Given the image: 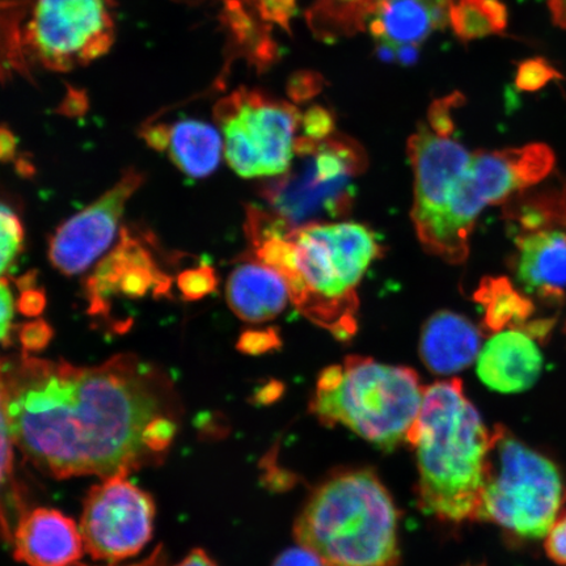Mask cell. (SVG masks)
Segmentation results:
<instances>
[{"instance_id":"1","label":"cell","mask_w":566,"mask_h":566,"mask_svg":"<svg viewBox=\"0 0 566 566\" xmlns=\"http://www.w3.org/2000/svg\"><path fill=\"white\" fill-rule=\"evenodd\" d=\"M13 443L56 479L127 475L171 444L168 386L136 357L76 367L24 353L4 367Z\"/></svg>"},{"instance_id":"2","label":"cell","mask_w":566,"mask_h":566,"mask_svg":"<svg viewBox=\"0 0 566 566\" xmlns=\"http://www.w3.org/2000/svg\"><path fill=\"white\" fill-rule=\"evenodd\" d=\"M245 231L258 260L285 279L290 300L304 316L338 338L356 334L357 286L384 251L369 228L329 222L287 230L264 217Z\"/></svg>"},{"instance_id":"3","label":"cell","mask_w":566,"mask_h":566,"mask_svg":"<svg viewBox=\"0 0 566 566\" xmlns=\"http://www.w3.org/2000/svg\"><path fill=\"white\" fill-rule=\"evenodd\" d=\"M491 436L462 380L424 388L420 415L407 438L416 450L424 513L451 523L478 520Z\"/></svg>"},{"instance_id":"4","label":"cell","mask_w":566,"mask_h":566,"mask_svg":"<svg viewBox=\"0 0 566 566\" xmlns=\"http://www.w3.org/2000/svg\"><path fill=\"white\" fill-rule=\"evenodd\" d=\"M399 513L367 470L336 473L317 488L295 523L300 546L324 566H396Z\"/></svg>"},{"instance_id":"5","label":"cell","mask_w":566,"mask_h":566,"mask_svg":"<svg viewBox=\"0 0 566 566\" xmlns=\"http://www.w3.org/2000/svg\"><path fill=\"white\" fill-rule=\"evenodd\" d=\"M424 388L409 367L350 356L323 370L311 410L328 427L343 424L384 450L407 442L420 415Z\"/></svg>"},{"instance_id":"6","label":"cell","mask_w":566,"mask_h":566,"mask_svg":"<svg viewBox=\"0 0 566 566\" xmlns=\"http://www.w3.org/2000/svg\"><path fill=\"white\" fill-rule=\"evenodd\" d=\"M565 501L566 486L557 465L497 424L476 521L494 523L522 539H539L554 526Z\"/></svg>"},{"instance_id":"7","label":"cell","mask_w":566,"mask_h":566,"mask_svg":"<svg viewBox=\"0 0 566 566\" xmlns=\"http://www.w3.org/2000/svg\"><path fill=\"white\" fill-rule=\"evenodd\" d=\"M366 155L356 142L331 136L296 138L292 166L263 186V197L290 230L329 223L349 214Z\"/></svg>"},{"instance_id":"8","label":"cell","mask_w":566,"mask_h":566,"mask_svg":"<svg viewBox=\"0 0 566 566\" xmlns=\"http://www.w3.org/2000/svg\"><path fill=\"white\" fill-rule=\"evenodd\" d=\"M415 172L412 221L424 251L450 264L469 258L472 229L462 211V181L473 154L427 125L409 138Z\"/></svg>"},{"instance_id":"9","label":"cell","mask_w":566,"mask_h":566,"mask_svg":"<svg viewBox=\"0 0 566 566\" xmlns=\"http://www.w3.org/2000/svg\"><path fill=\"white\" fill-rule=\"evenodd\" d=\"M223 150L245 179L277 177L292 166L302 116L295 106L240 90L218 105Z\"/></svg>"},{"instance_id":"10","label":"cell","mask_w":566,"mask_h":566,"mask_svg":"<svg viewBox=\"0 0 566 566\" xmlns=\"http://www.w3.org/2000/svg\"><path fill=\"white\" fill-rule=\"evenodd\" d=\"M516 247L515 272L522 286L557 301L566 290V195L549 188L520 196L506 208Z\"/></svg>"},{"instance_id":"11","label":"cell","mask_w":566,"mask_h":566,"mask_svg":"<svg viewBox=\"0 0 566 566\" xmlns=\"http://www.w3.org/2000/svg\"><path fill=\"white\" fill-rule=\"evenodd\" d=\"M113 0H35L25 40L45 66L67 71L108 52Z\"/></svg>"},{"instance_id":"12","label":"cell","mask_w":566,"mask_h":566,"mask_svg":"<svg viewBox=\"0 0 566 566\" xmlns=\"http://www.w3.org/2000/svg\"><path fill=\"white\" fill-rule=\"evenodd\" d=\"M155 513L151 495L126 475L104 479L84 501L80 525L84 551L106 563L138 555L153 537Z\"/></svg>"},{"instance_id":"13","label":"cell","mask_w":566,"mask_h":566,"mask_svg":"<svg viewBox=\"0 0 566 566\" xmlns=\"http://www.w3.org/2000/svg\"><path fill=\"white\" fill-rule=\"evenodd\" d=\"M142 181L144 177L138 172H126L108 192L63 223L49 245L53 266L63 274L75 275L101 258L115 239L126 202Z\"/></svg>"},{"instance_id":"14","label":"cell","mask_w":566,"mask_h":566,"mask_svg":"<svg viewBox=\"0 0 566 566\" xmlns=\"http://www.w3.org/2000/svg\"><path fill=\"white\" fill-rule=\"evenodd\" d=\"M171 280L160 271L144 244L124 231L122 242L96 268L87 285L90 313L103 315L105 303L113 296L129 300L145 298L148 294H167Z\"/></svg>"},{"instance_id":"15","label":"cell","mask_w":566,"mask_h":566,"mask_svg":"<svg viewBox=\"0 0 566 566\" xmlns=\"http://www.w3.org/2000/svg\"><path fill=\"white\" fill-rule=\"evenodd\" d=\"M555 167V154L534 144L501 151L473 154L470 176L485 207L511 200L520 190L536 186Z\"/></svg>"},{"instance_id":"16","label":"cell","mask_w":566,"mask_h":566,"mask_svg":"<svg viewBox=\"0 0 566 566\" xmlns=\"http://www.w3.org/2000/svg\"><path fill=\"white\" fill-rule=\"evenodd\" d=\"M13 548L28 566H71L83 556L84 544L76 523L55 509L39 507L21 518Z\"/></svg>"},{"instance_id":"17","label":"cell","mask_w":566,"mask_h":566,"mask_svg":"<svg viewBox=\"0 0 566 566\" xmlns=\"http://www.w3.org/2000/svg\"><path fill=\"white\" fill-rule=\"evenodd\" d=\"M543 369V357L533 338L518 329L500 332L479 354L478 374L494 391L516 394L533 387Z\"/></svg>"},{"instance_id":"18","label":"cell","mask_w":566,"mask_h":566,"mask_svg":"<svg viewBox=\"0 0 566 566\" xmlns=\"http://www.w3.org/2000/svg\"><path fill=\"white\" fill-rule=\"evenodd\" d=\"M481 335L469 318L441 311L424 323L420 356L430 371L451 375L467 369L479 356Z\"/></svg>"},{"instance_id":"19","label":"cell","mask_w":566,"mask_h":566,"mask_svg":"<svg viewBox=\"0 0 566 566\" xmlns=\"http://www.w3.org/2000/svg\"><path fill=\"white\" fill-rule=\"evenodd\" d=\"M290 300L285 279L272 266L258 261L238 265L228 282V301L233 314L248 323L277 317Z\"/></svg>"},{"instance_id":"20","label":"cell","mask_w":566,"mask_h":566,"mask_svg":"<svg viewBox=\"0 0 566 566\" xmlns=\"http://www.w3.org/2000/svg\"><path fill=\"white\" fill-rule=\"evenodd\" d=\"M451 0H379L369 20L378 41L417 45L449 19Z\"/></svg>"},{"instance_id":"21","label":"cell","mask_w":566,"mask_h":566,"mask_svg":"<svg viewBox=\"0 0 566 566\" xmlns=\"http://www.w3.org/2000/svg\"><path fill=\"white\" fill-rule=\"evenodd\" d=\"M169 158L190 179L210 176L221 163L223 140L214 126L197 119H181L167 126Z\"/></svg>"},{"instance_id":"22","label":"cell","mask_w":566,"mask_h":566,"mask_svg":"<svg viewBox=\"0 0 566 566\" xmlns=\"http://www.w3.org/2000/svg\"><path fill=\"white\" fill-rule=\"evenodd\" d=\"M484 308V324L488 329L523 331V324L534 313V303L527 296L516 292L506 279H485L475 294Z\"/></svg>"},{"instance_id":"23","label":"cell","mask_w":566,"mask_h":566,"mask_svg":"<svg viewBox=\"0 0 566 566\" xmlns=\"http://www.w3.org/2000/svg\"><path fill=\"white\" fill-rule=\"evenodd\" d=\"M449 20L460 40L471 41L504 32L507 11L500 0H451Z\"/></svg>"},{"instance_id":"24","label":"cell","mask_w":566,"mask_h":566,"mask_svg":"<svg viewBox=\"0 0 566 566\" xmlns=\"http://www.w3.org/2000/svg\"><path fill=\"white\" fill-rule=\"evenodd\" d=\"M24 242V230L19 217L0 203V277L17 260Z\"/></svg>"},{"instance_id":"25","label":"cell","mask_w":566,"mask_h":566,"mask_svg":"<svg viewBox=\"0 0 566 566\" xmlns=\"http://www.w3.org/2000/svg\"><path fill=\"white\" fill-rule=\"evenodd\" d=\"M217 286L216 271L208 264L188 269L177 277V287H179L182 298L186 301L202 300L216 292Z\"/></svg>"},{"instance_id":"26","label":"cell","mask_w":566,"mask_h":566,"mask_svg":"<svg viewBox=\"0 0 566 566\" xmlns=\"http://www.w3.org/2000/svg\"><path fill=\"white\" fill-rule=\"evenodd\" d=\"M558 77H563L562 74L546 60L533 59L521 63L516 71L515 84L522 91L534 92Z\"/></svg>"},{"instance_id":"27","label":"cell","mask_w":566,"mask_h":566,"mask_svg":"<svg viewBox=\"0 0 566 566\" xmlns=\"http://www.w3.org/2000/svg\"><path fill=\"white\" fill-rule=\"evenodd\" d=\"M13 438L6 409L4 366L0 363V485L9 475L12 464Z\"/></svg>"},{"instance_id":"28","label":"cell","mask_w":566,"mask_h":566,"mask_svg":"<svg viewBox=\"0 0 566 566\" xmlns=\"http://www.w3.org/2000/svg\"><path fill=\"white\" fill-rule=\"evenodd\" d=\"M301 124L304 133L301 137L315 142L329 138L335 129L334 117L321 106H314L307 111L306 115L301 118Z\"/></svg>"},{"instance_id":"29","label":"cell","mask_w":566,"mask_h":566,"mask_svg":"<svg viewBox=\"0 0 566 566\" xmlns=\"http://www.w3.org/2000/svg\"><path fill=\"white\" fill-rule=\"evenodd\" d=\"M53 338V328L45 321H35L20 329V342L25 352L38 353L45 349Z\"/></svg>"},{"instance_id":"30","label":"cell","mask_w":566,"mask_h":566,"mask_svg":"<svg viewBox=\"0 0 566 566\" xmlns=\"http://www.w3.org/2000/svg\"><path fill=\"white\" fill-rule=\"evenodd\" d=\"M280 345V337L274 329L247 331L239 338L238 348L245 354L258 356Z\"/></svg>"},{"instance_id":"31","label":"cell","mask_w":566,"mask_h":566,"mask_svg":"<svg viewBox=\"0 0 566 566\" xmlns=\"http://www.w3.org/2000/svg\"><path fill=\"white\" fill-rule=\"evenodd\" d=\"M546 552L556 564L566 566V512L558 516L548 531Z\"/></svg>"},{"instance_id":"32","label":"cell","mask_w":566,"mask_h":566,"mask_svg":"<svg viewBox=\"0 0 566 566\" xmlns=\"http://www.w3.org/2000/svg\"><path fill=\"white\" fill-rule=\"evenodd\" d=\"M296 0H258L261 17L287 28L295 12Z\"/></svg>"},{"instance_id":"33","label":"cell","mask_w":566,"mask_h":566,"mask_svg":"<svg viewBox=\"0 0 566 566\" xmlns=\"http://www.w3.org/2000/svg\"><path fill=\"white\" fill-rule=\"evenodd\" d=\"M21 283V295L19 300V311L25 316H39L45 310L46 298L44 292L33 286L32 279L23 280Z\"/></svg>"},{"instance_id":"34","label":"cell","mask_w":566,"mask_h":566,"mask_svg":"<svg viewBox=\"0 0 566 566\" xmlns=\"http://www.w3.org/2000/svg\"><path fill=\"white\" fill-rule=\"evenodd\" d=\"M13 313L12 293L6 281H0V343L10 336Z\"/></svg>"},{"instance_id":"35","label":"cell","mask_w":566,"mask_h":566,"mask_svg":"<svg viewBox=\"0 0 566 566\" xmlns=\"http://www.w3.org/2000/svg\"><path fill=\"white\" fill-rule=\"evenodd\" d=\"M273 566H324V564L313 552L300 546L283 552Z\"/></svg>"},{"instance_id":"36","label":"cell","mask_w":566,"mask_h":566,"mask_svg":"<svg viewBox=\"0 0 566 566\" xmlns=\"http://www.w3.org/2000/svg\"><path fill=\"white\" fill-rule=\"evenodd\" d=\"M176 566H218L202 549H195Z\"/></svg>"},{"instance_id":"37","label":"cell","mask_w":566,"mask_h":566,"mask_svg":"<svg viewBox=\"0 0 566 566\" xmlns=\"http://www.w3.org/2000/svg\"><path fill=\"white\" fill-rule=\"evenodd\" d=\"M15 154V140L9 132L0 129V160H10Z\"/></svg>"},{"instance_id":"38","label":"cell","mask_w":566,"mask_h":566,"mask_svg":"<svg viewBox=\"0 0 566 566\" xmlns=\"http://www.w3.org/2000/svg\"><path fill=\"white\" fill-rule=\"evenodd\" d=\"M419 59V49L416 45L396 46V60L402 65H412Z\"/></svg>"},{"instance_id":"39","label":"cell","mask_w":566,"mask_h":566,"mask_svg":"<svg viewBox=\"0 0 566 566\" xmlns=\"http://www.w3.org/2000/svg\"><path fill=\"white\" fill-rule=\"evenodd\" d=\"M555 24L566 30V0H548Z\"/></svg>"}]
</instances>
